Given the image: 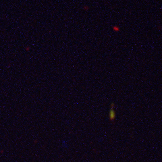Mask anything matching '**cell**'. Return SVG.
I'll return each instance as SVG.
<instances>
[{
	"label": "cell",
	"mask_w": 162,
	"mask_h": 162,
	"mask_svg": "<svg viewBox=\"0 0 162 162\" xmlns=\"http://www.w3.org/2000/svg\"><path fill=\"white\" fill-rule=\"evenodd\" d=\"M109 113H110V114H109V117H110V118L111 120H114V118H115V112H114V110H113V109H111L110 112H109Z\"/></svg>",
	"instance_id": "cell-1"
},
{
	"label": "cell",
	"mask_w": 162,
	"mask_h": 162,
	"mask_svg": "<svg viewBox=\"0 0 162 162\" xmlns=\"http://www.w3.org/2000/svg\"><path fill=\"white\" fill-rule=\"evenodd\" d=\"M62 146H63V147H66V149H68V144H67L66 141H64V140H63V141H62Z\"/></svg>",
	"instance_id": "cell-2"
}]
</instances>
